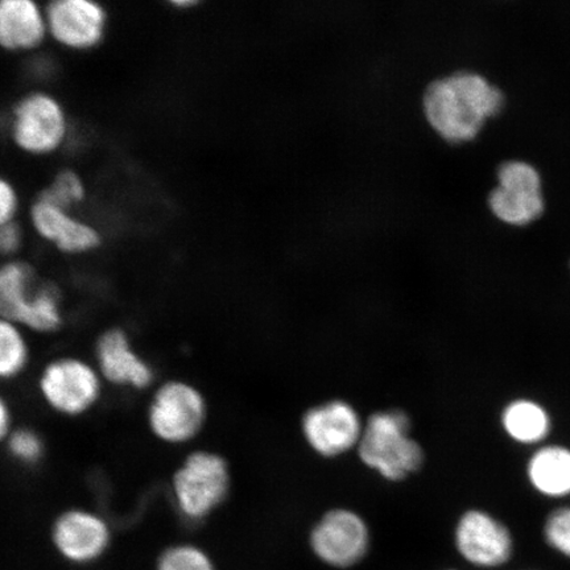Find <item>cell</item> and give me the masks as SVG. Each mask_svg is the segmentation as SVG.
<instances>
[{"mask_svg": "<svg viewBox=\"0 0 570 570\" xmlns=\"http://www.w3.org/2000/svg\"><path fill=\"white\" fill-rule=\"evenodd\" d=\"M495 85L475 71H454L426 85L422 97L425 124L448 145L474 140L503 109Z\"/></svg>", "mask_w": 570, "mask_h": 570, "instance_id": "1", "label": "cell"}, {"mask_svg": "<svg viewBox=\"0 0 570 570\" xmlns=\"http://www.w3.org/2000/svg\"><path fill=\"white\" fill-rule=\"evenodd\" d=\"M0 317L27 332L53 334L63 325L60 292L40 283L30 263L7 261L0 265Z\"/></svg>", "mask_w": 570, "mask_h": 570, "instance_id": "2", "label": "cell"}, {"mask_svg": "<svg viewBox=\"0 0 570 570\" xmlns=\"http://www.w3.org/2000/svg\"><path fill=\"white\" fill-rule=\"evenodd\" d=\"M356 449L367 468L391 482L409 479L424 461L423 448L412 438L410 419L399 410L374 413L363 425Z\"/></svg>", "mask_w": 570, "mask_h": 570, "instance_id": "3", "label": "cell"}, {"mask_svg": "<svg viewBox=\"0 0 570 570\" xmlns=\"http://www.w3.org/2000/svg\"><path fill=\"white\" fill-rule=\"evenodd\" d=\"M230 489L229 463L205 449L185 455L170 479V498L177 514L191 524L204 522L218 510Z\"/></svg>", "mask_w": 570, "mask_h": 570, "instance_id": "4", "label": "cell"}, {"mask_svg": "<svg viewBox=\"0 0 570 570\" xmlns=\"http://www.w3.org/2000/svg\"><path fill=\"white\" fill-rule=\"evenodd\" d=\"M105 382L95 365L77 355H61L46 363L38 376L42 403L62 417L78 419L95 410Z\"/></svg>", "mask_w": 570, "mask_h": 570, "instance_id": "5", "label": "cell"}, {"mask_svg": "<svg viewBox=\"0 0 570 570\" xmlns=\"http://www.w3.org/2000/svg\"><path fill=\"white\" fill-rule=\"evenodd\" d=\"M208 419V403L203 391L184 380L159 384L149 397L147 425L149 433L169 446L191 443L203 432Z\"/></svg>", "mask_w": 570, "mask_h": 570, "instance_id": "6", "label": "cell"}, {"mask_svg": "<svg viewBox=\"0 0 570 570\" xmlns=\"http://www.w3.org/2000/svg\"><path fill=\"white\" fill-rule=\"evenodd\" d=\"M309 547L315 558L326 567L351 569L366 559L372 547V532L358 512L333 509L312 527Z\"/></svg>", "mask_w": 570, "mask_h": 570, "instance_id": "7", "label": "cell"}, {"mask_svg": "<svg viewBox=\"0 0 570 570\" xmlns=\"http://www.w3.org/2000/svg\"><path fill=\"white\" fill-rule=\"evenodd\" d=\"M489 208L502 223L525 226L544 212L543 189L537 169L511 160L498 169V185L489 196Z\"/></svg>", "mask_w": 570, "mask_h": 570, "instance_id": "8", "label": "cell"}, {"mask_svg": "<svg viewBox=\"0 0 570 570\" xmlns=\"http://www.w3.org/2000/svg\"><path fill=\"white\" fill-rule=\"evenodd\" d=\"M68 122L57 99L38 91L21 98L13 109L12 138L27 154L48 155L66 141Z\"/></svg>", "mask_w": 570, "mask_h": 570, "instance_id": "9", "label": "cell"}, {"mask_svg": "<svg viewBox=\"0 0 570 570\" xmlns=\"http://www.w3.org/2000/svg\"><path fill=\"white\" fill-rule=\"evenodd\" d=\"M363 425L358 411L336 399L306 411L302 431L313 452L333 459L358 446Z\"/></svg>", "mask_w": 570, "mask_h": 570, "instance_id": "10", "label": "cell"}, {"mask_svg": "<svg viewBox=\"0 0 570 570\" xmlns=\"http://www.w3.org/2000/svg\"><path fill=\"white\" fill-rule=\"evenodd\" d=\"M454 547L468 564L495 569L511 560L514 540L508 527L497 518L481 510H470L455 524Z\"/></svg>", "mask_w": 570, "mask_h": 570, "instance_id": "11", "label": "cell"}, {"mask_svg": "<svg viewBox=\"0 0 570 570\" xmlns=\"http://www.w3.org/2000/svg\"><path fill=\"white\" fill-rule=\"evenodd\" d=\"M95 365L104 382L114 387L145 391L156 381L151 362L137 351L122 327H110L97 338Z\"/></svg>", "mask_w": 570, "mask_h": 570, "instance_id": "12", "label": "cell"}, {"mask_svg": "<svg viewBox=\"0 0 570 570\" xmlns=\"http://www.w3.org/2000/svg\"><path fill=\"white\" fill-rule=\"evenodd\" d=\"M52 541L63 559L75 564H89L109 548L111 529L96 511L69 509L55 519Z\"/></svg>", "mask_w": 570, "mask_h": 570, "instance_id": "13", "label": "cell"}, {"mask_svg": "<svg viewBox=\"0 0 570 570\" xmlns=\"http://www.w3.org/2000/svg\"><path fill=\"white\" fill-rule=\"evenodd\" d=\"M46 18L48 35L69 49L87 51L104 39L106 11L90 0H56L47 7Z\"/></svg>", "mask_w": 570, "mask_h": 570, "instance_id": "14", "label": "cell"}, {"mask_svg": "<svg viewBox=\"0 0 570 570\" xmlns=\"http://www.w3.org/2000/svg\"><path fill=\"white\" fill-rule=\"evenodd\" d=\"M31 223L35 232L51 242L61 253L87 254L101 246V235L96 227L40 198L32 205Z\"/></svg>", "mask_w": 570, "mask_h": 570, "instance_id": "15", "label": "cell"}, {"mask_svg": "<svg viewBox=\"0 0 570 570\" xmlns=\"http://www.w3.org/2000/svg\"><path fill=\"white\" fill-rule=\"evenodd\" d=\"M48 35L46 11L32 0H0V48L33 51Z\"/></svg>", "mask_w": 570, "mask_h": 570, "instance_id": "16", "label": "cell"}, {"mask_svg": "<svg viewBox=\"0 0 570 570\" xmlns=\"http://www.w3.org/2000/svg\"><path fill=\"white\" fill-rule=\"evenodd\" d=\"M529 479L539 493L560 498L570 494V451L562 446H546L533 454Z\"/></svg>", "mask_w": 570, "mask_h": 570, "instance_id": "17", "label": "cell"}, {"mask_svg": "<svg viewBox=\"0 0 570 570\" xmlns=\"http://www.w3.org/2000/svg\"><path fill=\"white\" fill-rule=\"evenodd\" d=\"M502 425L512 440L522 444H537L551 431V419L540 404L515 401L505 407Z\"/></svg>", "mask_w": 570, "mask_h": 570, "instance_id": "18", "label": "cell"}, {"mask_svg": "<svg viewBox=\"0 0 570 570\" xmlns=\"http://www.w3.org/2000/svg\"><path fill=\"white\" fill-rule=\"evenodd\" d=\"M27 331L0 317V382H12L23 375L31 363Z\"/></svg>", "mask_w": 570, "mask_h": 570, "instance_id": "19", "label": "cell"}, {"mask_svg": "<svg viewBox=\"0 0 570 570\" xmlns=\"http://www.w3.org/2000/svg\"><path fill=\"white\" fill-rule=\"evenodd\" d=\"M7 453L21 466H36L45 459L46 441L30 426H16L6 440Z\"/></svg>", "mask_w": 570, "mask_h": 570, "instance_id": "20", "label": "cell"}, {"mask_svg": "<svg viewBox=\"0 0 570 570\" xmlns=\"http://www.w3.org/2000/svg\"><path fill=\"white\" fill-rule=\"evenodd\" d=\"M40 199L57 208L69 210L81 204L85 198V185L73 170H62L48 188L41 191Z\"/></svg>", "mask_w": 570, "mask_h": 570, "instance_id": "21", "label": "cell"}, {"mask_svg": "<svg viewBox=\"0 0 570 570\" xmlns=\"http://www.w3.org/2000/svg\"><path fill=\"white\" fill-rule=\"evenodd\" d=\"M158 570H216L209 554L194 544H177L160 554Z\"/></svg>", "mask_w": 570, "mask_h": 570, "instance_id": "22", "label": "cell"}, {"mask_svg": "<svg viewBox=\"0 0 570 570\" xmlns=\"http://www.w3.org/2000/svg\"><path fill=\"white\" fill-rule=\"evenodd\" d=\"M544 538L552 550L570 559V508L560 509L548 517Z\"/></svg>", "mask_w": 570, "mask_h": 570, "instance_id": "23", "label": "cell"}, {"mask_svg": "<svg viewBox=\"0 0 570 570\" xmlns=\"http://www.w3.org/2000/svg\"><path fill=\"white\" fill-rule=\"evenodd\" d=\"M23 229L17 220L0 227V256L9 261L13 259L23 246Z\"/></svg>", "mask_w": 570, "mask_h": 570, "instance_id": "24", "label": "cell"}, {"mask_svg": "<svg viewBox=\"0 0 570 570\" xmlns=\"http://www.w3.org/2000/svg\"><path fill=\"white\" fill-rule=\"evenodd\" d=\"M19 209V198L10 181L0 177V227L13 223Z\"/></svg>", "mask_w": 570, "mask_h": 570, "instance_id": "25", "label": "cell"}, {"mask_svg": "<svg viewBox=\"0 0 570 570\" xmlns=\"http://www.w3.org/2000/svg\"><path fill=\"white\" fill-rule=\"evenodd\" d=\"M13 412L7 399L0 394V443H6L13 431Z\"/></svg>", "mask_w": 570, "mask_h": 570, "instance_id": "26", "label": "cell"}, {"mask_svg": "<svg viewBox=\"0 0 570 570\" xmlns=\"http://www.w3.org/2000/svg\"><path fill=\"white\" fill-rule=\"evenodd\" d=\"M197 2H191V0H177V2H174V6L178 7V9H180V7H194L196 6Z\"/></svg>", "mask_w": 570, "mask_h": 570, "instance_id": "27", "label": "cell"}, {"mask_svg": "<svg viewBox=\"0 0 570 570\" xmlns=\"http://www.w3.org/2000/svg\"><path fill=\"white\" fill-rule=\"evenodd\" d=\"M445 570H460V569H445Z\"/></svg>", "mask_w": 570, "mask_h": 570, "instance_id": "28", "label": "cell"}]
</instances>
